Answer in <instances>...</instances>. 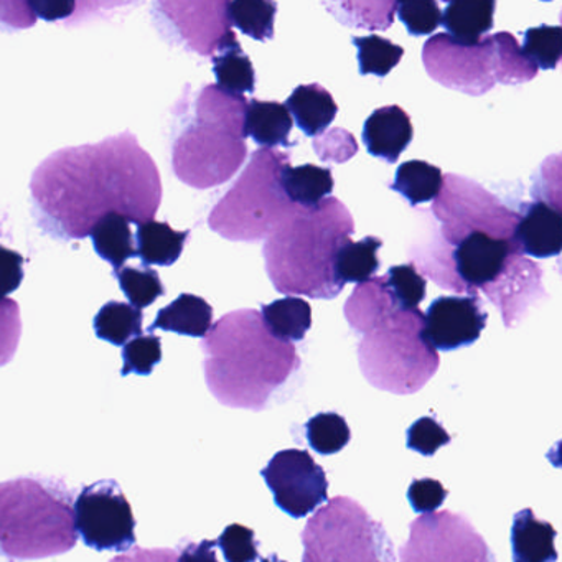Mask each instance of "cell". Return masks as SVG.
I'll use <instances>...</instances> for the list:
<instances>
[{
	"instance_id": "cell-4",
	"label": "cell",
	"mask_w": 562,
	"mask_h": 562,
	"mask_svg": "<svg viewBox=\"0 0 562 562\" xmlns=\"http://www.w3.org/2000/svg\"><path fill=\"white\" fill-rule=\"evenodd\" d=\"M74 490L64 480L21 476L0 482V558L35 561L77 546Z\"/></svg>"
},
{
	"instance_id": "cell-3",
	"label": "cell",
	"mask_w": 562,
	"mask_h": 562,
	"mask_svg": "<svg viewBox=\"0 0 562 562\" xmlns=\"http://www.w3.org/2000/svg\"><path fill=\"white\" fill-rule=\"evenodd\" d=\"M353 233V218L340 200L299 209L266 239V269L272 284L282 294L337 297L344 285L335 278V256Z\"/></svg>"
},
{
	"instance_id": "cell-44",
	"label": "cell",
	"mask_w": 562,
	"mask_h": 562,
	"mask_svg": "<svg viewBox=\"0 0 562 562\" xmlns=\"http://www.w3.org/2000/svg\"><path fill=\"white\" fill-rule=\"evenodd\" d=\"M226 562H256L259 559V542L255 531L246 526L233 522L216 539Z\"/></svg>"
},
{
	"instance_id": "cell-48",
	"label": "cell",
	"mask_w": 562,
	"mask_h": 562,
	"mask_svg": "<svg viewBox=\"0 0 562 562\" xmlns=\"http://www.w3.org/2000/svg\"><path fill=\"white\" fill-rule=\"evenodd\" d=\"M337 140L338 143H335L334 130L315 139V153L324 162L341 164L357 156V140L347 131L340 130Z\"/></svg>"
},
{
	"instance_id": "cell-50",
	"label": "cell",
	"mask_w": 562,
	"mask_h": 562,
	"mask_svg": "<svg viewBox=\"0 0 562 562\" xmlns=\"http://www.w3.org/2000/svg\"><path fill=\"white\" fill-rule=\"evenodd\" d=\"M179 561V552L176 549L157 548L144 549L131 548L130 551L123 554L114 555L110 562H177Z\"/></svg>"
},
{
	"instance_id": "cell-27",
	"label": "cell",
	"mask_w": 562,
	"mask_h": 562,
	"mask_svg": "<svg viewBox=\"0 0 562 562\" xmlns=\"http://www.w3.org/2000/svg\"><path fill=\"white\" fill-rule=\"evenodd\" d=\"M246 108L245 97H236L220 90L216 85H209L196 98L195 120L216 124L245 140Z\"/></svg>"
},
{
	"instance_id": "cell-5",
	"label": "cell",
	"mask_w": 562,
	"mask_h": 562,
	"mask_svg": "<svg viewBox=\"0 0 562 562\" xmlns=\"http://www.w3.org/2000/svg\"><path fill=\"white\" fill-rule=\"evenodd\" d=\"M289 154L272 149L255 150L241 177L213 206L209 226L229 241L256 243L268 236L297 212L279 186Z\"/></svg>"
},
{
	"instance_id": "cell-43",
	"label": "cell",
	"mask_w": 562,
	"mask_h": 562,
	"mask_svg": "<svg viewBox=\"0 0 562 562\" xmlns=\"http://www.w3.org/2000/svg\"><path fill=\"white\" fill-rule=\"evenodd\" d=\"M397 18L413 37H424L437 31L442 11L436 0H404L397 4Z\"/></svg>"
},
{
	"instance_id": "cell-24",
	"label": "cell",
	"mask_w": 562,
	"mask_h": 562,
	"mask_svg": "<svg viewBox=\"0 0 562 562\" xmlns=\"http://www.w3.org/2000/svg\"><path fill=\"white\" fill-rule=\"evenodd\" d=\"M292 124L291 114L278 101L251 100L246 108V137H252L262 149L295 146V143L289 140Z\"/></svg>"
},
{
	"instance_id": "cell-12",
	"label": "cell",
	"mask_w": 562,
	"mask_h": 562,
	"mask_svg": "<svg viewBox=\"0 0 562 562\" xmlns=\"http://www.w3.org/2000/svg\"><path fill=\"white\" fill-rule=\"evenodd\" d=\"M423 61L432 80L460 93L482 97L496 83V50L492 37L465 47L447 34L436 35L424 45Z\"/></svg>"
},
{
	"instance_id": "cell-8",
	"label": "cell",
	"mask_w": 562,
	"mask_h": 562,
	"mask_svg": "<svg viewBox=\"0 0 562 562\" xmlns=\"http://www.w3.org/2000/svg\"><path fill=\"white\" fill-rule=\"evenodd\" d=\"M245 140L212 123L193 120L173 143L172 167L177 179L206 190L228 182L246 160Z\"/></svg>"
},
{
	"instance_id": "cell-35",
	"label": "cell",
	"mask_w": 562,
	"mask_h": 562,
	"mask_svg": "<svg viewBox=\"0 0 562 562\" xmlns=\"http://www.w3.org/2000/svg\"><path fill=\"white\" fill-rule=\"evenodd\" d=\"M276 12L278 4L268 0H233L226 8L229 24L258 42L274 37Z\"/></svg>"
},
{
	"instance_id": "cell-21",
	"label": "cell",
	"mask_w": 562,
	"mask_h": 562,
	"mask_svg": "<svg viewBox=\"0 0 562 562\" xmlns=\"http://www.w3.org/2000/svg\"><path fill=\"white\" fill-rule=\"evenodd\" d=\"M396 311L400 308L384 281V276L371 278L370 281L358 284L345 304V317L348 324L360 334H367Z\"/></svg>"
},
{
	"instance_id": "cell-32",
	"label": "cell",
	"mask_w": 562,
	"mask_h": 562,
	"mask_svg": "<svg viewBox=\"0 0 562 562\" xmlns=\"http://www.w3.org/2000/svg\"><path fill=\"white\" fill-rule=\"evenodd\" d=\"M443 176L439 167L430 166L424 160H409L401 164L391 190L400 193L411 206L432 202L442 192Z\"/></svg>"
},
{
	"instance_id": "cell-6",
	"label": "cell",
	"mask_w": 562,
	"mask_h": 562,
	"mask_svg": "<svg viewBox=\"0 0 562 562\" xmlns=\"http://www.w3.org/2000/svg\"><path fill=\"white\" fill-rule=\"evenodd\" d=\"M419 308L396 311L364 334L358 345L361 373L371 386L414 394L439 370V355L423 338Z\"/></svg>"
},
{
	"instance_id": "cell-49",
	"label": "cell",
	"mask_w": 562,
	"mask_h": 562,
	"mask_svg": "<svg viewBox=\"0 0 562 562\" xmlns=\"http://www.w3.org/2000/svg\"><path fill=\"white\" fill-rule=\"evenodd\" d=\"M24 281V258L19 252L0 246V299L12 294Z\"/></svg>"
},
{
	"instance_id": "cell-17",
	"label": "cell",
	"mask_w": 562,
	"mask_h": 562,
	"mask_svg": "<svg viewBox=\"0 0 562 562\" xmlns=\"http://www.w3.org/2000/svg\"><path fill=\"white\" fill-rule=\"evenodd\" d=\"M541 278L542 271L539 266L515 252L508 259V265L499 278L482 291L493 304L498 305L506 327H512L521 315H525L526 307L531 304L532 299L538 294H544Z\"/></svg>"
},
{
	"instance_id": "cell-40",
	"label": "cell",
	"mask_w": 562,
	"mask_h": 562,
	"mask_svg": "<svg viewBox=\"0 0 562 562\" xmlns=\"http://www.w3.org/2000/svg\"><path fill=\"white\" fill-rule=\"evenodd\" d=\"M521 52L536 68L555 70L562 57V29L551 25L528 29Z\"/></svg>"
},
{
	"instance_id": "cell-37",
	"label": "cell",
	"mask_w": 562,
	"mask_h": 562,
	"mask_svg": "<svg viewBox=\"0 0 562 562\" xmlns=\"http://www.w3.org/2000/svg\"><path fill=\"white\" fill-rule=\"evenodd\" d=\"M308 446L322 456H334L348 446L351 430L344 416L337 413H321L305 424Z\"/></svg>"
},
{
	"instance_id": "cell-29",
	"label": "cell",
	"mask_w": 562,
	"mask_h": 562,
	"mask_svg": "<svg viewBox=\"0 0 562 562\" xmlns=\"http://www.w3.org/2000/svg\"><path fill=\"white\" fill-rule=\"evenodd\" d=\"M213 74L216 87L236 97L255 93L256 71L248 55L243 52L235 32L223 42L218 55L213 57Z\"/></svg>"
},
{
	"instance_id": "cell-30",
	"label": "cell",
	"mask_w": 562,
	"mask_h": 562,
	"mask_svg": "<svg viewBox=\"0 0 562 562\" xmlns=\"http://www.w3.org/2000/svg\"><path fill=\"white\" fill-rule=\"evenodd\" d=\"M262 322L269 334L279 341H301L312 327V308L299 297L279 299L262 305Z\"/></svg>"
},
{
	"instance_id": "cell-33",
	"label": "cell",
	"mask_w": 562,
	"mask_h": 562,
	"mask_svg": "<svg viewBox=\"0 0 562 562\" xmlns=\"http://www.w3.org/2000/svg\"><path fill=\"white\" fill-rule=\"evenodd\" d=\"M94 251L113 266L114 271L123 268L127 259L136 258L133 232L130 222L117 213L104 216L91 232Z\"/></svg>"
},
{
	"instance_id": "cell-47",
	"label": "cell",
	"mask_w": 562,
	"mask_h": 562,
	"mask_svg": "<svg viewBox=\"0 0 562 562\" xmlns=\"http://www.w3.org/2000/svg\"><path fill=\"white\" fill-rule=\"evenodd\" d=\"M447 495L449 492L443 488L442 483L432 479L414 480L407 490V499H409L411 506L420 515L436 513V509L446 502Z\"/></svg>"
},
{
	"instance_id": "cell-15",
	"label": "cell",
	"mask_w": 562,
	"mask_h": 562,
	"mask_svg": "<svg viewBox=\"0 0 562 562\" xmlns=\"http://www.w3.org/2000/svg\"><path fill=\"white\" fill-rule=\"evenodd\" d=\"M488 314L479 295H449L429 305L424 315L423 338L434 350L470 347L485 330Z\"/></svg>"
},
{
	"instance_id": "cell-34",
	"label": "cell",
	"mask_w": 562,
	"mask_h": 562,
	"mask_svg": "<svg viewBox=\"0 0 562 562\" xmlns=\"http://www.w3.org/2000/svg\"><path fill=\"white\" fill-rule=\"evenodd\" d=\"M144 314L139 308L123 302H108L94 317L97 337L108 344L123 347L134 337L143 335Z\"/></svg>"
},
{
	"instance_id": "cell-23",
	"label": "cell",
	"mask_w": 562,
	"mask_h": 562,
	"mask_svg": "<svg viewBox=\"0 0 562 562\" xmlns=\"http://www.w3.org/2000/svg\"><path fill=\"white\" fill-rule=\"evenodd\" d=\"M285 110L292 114L299 130L307 137L324 133L335 117L338 106L334 97L321 85H302L285 101Z\"/></svg>"
},
{
	"instance_id": "cell-25",
	"label": "cell",
	"mask_w": 562,
	"mask_h": 562,
	"mask_svg": "<svg viewBox=\"0 0 562 562\" xmlns=\"http://www.w3.org/2000/svg\"><path fill=\"white\" fill-rule=\"evenodd\" d=\"M213 324V308L205 299L182 294L179 299L160 308L149 330L173 331L186 337L203 338Z\"/></svg>"
},
{
	"instance_id": "cell-19",
	"label": "cell",
	"mask_w": 562,
	"mask_h": 562,
	"mask_svg": "<svg viewBox=\"0 0 562 562\" xmlns=\"http://www.w3.org/2000/svg\"><path fill=\"white\" fill-rule=\"evenodd\" d=\"M413 137L409 114L400 106L380 108L364 121V146L371 156L384 162L396 164Z\"/></svg>"
},
{
	"instance_id": "cell-10",
	"label": "cell",
	"mask_w": 562,
	"mask_h": 562,
	"mask_svg": "<svg viewBox=\"0 0 562 562\" xmlns=\"http://www.w3.org/2000/svg\"><path fill=\"white\" fill-rule=\"evenodd\" d=\"M400 562H496L467 516L437 512L417 516L401 546Z\"/></svg>"
},
{
	"instance_id": "cell-45",
	"label": "cell",
	"mask_w": 562,
	"mask_h": 562,
	"mask_svg": "<svg viewBox=\"0 0 562 562\" xmlns=\"http://www.w3.org/2000/svg\"><path fill=\"white\" fill-rule=\"evenodd\" d=\"M22 337L21 307L14 299H0V367L11 363Z\"/></svg>"
},
{
	"instance_id": "cell-1",
	"label": "cell",
	"mask_w": 562,
	"mask_h": 562,
	"mask_svg": "<svg viewBox=\"0 0 562 562\" xmlns=\"http://www.w3.org/2000/svg\"><path fill=\"white\" fill-rule=\"evenodd\" d=\"M162 193L156 162L130 131L57 150L31 179L35 222L60 241L87 238L111 213L137 225L154 222Z\"/></svg>"
},
{
	"instance_id": "cell-13",
	"label": "cell",
	"mask_w": 562,
	"mask_h": 562,
	"mask_svg": "<svg viewBox=\"0 0 562 562\" xmlns=\"http://www.w3.org/2000/svg\"><path fill=\"white\" fill-rule=\"evenodd\" d=\"M434 262L443 259V271L440 278L447 279L446 288L457 292H469L476 295L479 289H485L493 284L505 271L508 259L518 252L516 246L509 239L493 238L483 232H473L460 239L452 249L443 243V246H434Z\"/></svg>"
},
{
	"instance_id": "cell-16",
	"label": "cell",
	"mask_w": 562,
	"mask_h": 562,
	"mask_svg": "<svg viewBox=\"0 0 562 562\" xmlns=\"http://www.w3.org/2000/svg\"><path fill=\"white\" fill-rule=\"evenodd\" d=\"M228 2H157L156 11L162 14V24H173L177 38L190 50L210 57L220 50L223 42L233 34L226 14Z\"/></svg>"
},
{
	"instance_id": "cell-53",
	"label": "cell",
	"mask_w": 562,
	"mask_h": 562,
	"mask_svg": "<svg viewBox=\"0 0 562 562\" xmlns=\"http://www.w3.org/2000/svg\"><path fill=\"white\" fill-rule=\"evenodd\" d=\"M261 562H285L278 558V554L268 555V558L261 559Z\"/></svg>"
},
{
	"instance_id": "cell-36",
	"label": "cell",
	"mask_w": 562,
	"mask_h": 562,
	"mask_svg": "<svg viewBox=\"0 0 562 562\" xmlns=\"http://www.w3.org/2000/svg\"><path fill=\"white\" fill-rule=\"evenodd\" d=\"M492 38L496 50V83H528L538 75V68L526 60L515 35L499 32Z\"/></svg>"
},
{
	"instance_id": "cell-9",
	"label": "cell",
	"mask_w": 562,
	"mask_h": 562,
	"mask_svg": "<svg viewBox=\"0 0 562 562\" xmlns=\"http://www.w3.org/2000/svg\"><path fill=\"white\" fill-rule=\"evenodd\" d=\"M443 180L446 189L439 193L432 212L442 223V239L447 246H456L473 232L513 241L519 213L506 209L479 183L457 176H446Z\"/></svg>"
},
{
	"instance_id": "cell-46",
	"label": "cell",
	"mask_w": 562,
	"mask_h": 562,
	"mask_svg": "<svg viewBox=\"0 0 562 562\" xmlns=\"http://www.w3.org/2000/svg\"><path fill=\"white\" fill-rule=\"evenodd\" d=\"M452 437L432 416L420 417L407 429V449L424 457H432L440 447L450 443Z\"/></svg>"
},
{
	"instance_id": "cell-7",
	"label": "cell",
	"mask_w": 562,
	"mask_h": 562,
	"mask_svg": "<svg viewBox=\"0 0 562 562\" xmlns=\"http://www.w3.org/2000/svg\"><path fill=\"white\" fill-rule=\"evenodd\" d=\"M302 562H396L383 522L348 496H335L302 531Z\"/></svg>"
},
{
	"instance_id": "cell-41",
	"label": "cell",
	"mask_w": 562,
	"mask_h": 562,
	"mask_svg": "<svg viewBox=\"0 0 562 562\" xmlns=\"http://www.w3.org/2000/svg\"><path fill=\"white\" fill-rule=\"evenodd\" d=\"M384 281L400 311L419 308L420 302L426 299V279L413 265L393 266L384 276Z\"/></svg>"
},
{
	"instance_id": "cell-14",
	"label": "cell",
	"mask_w": 562,
	"mask_h": 562,
	"mask_svg": "<svg viewBox=\"0 0 562 562\" xmlns=\"http://www.w3.org/2000/svg\"><path fill=\"white\" fill-rule=\"evenodd\" d=\"M261 476L276 505L292 518H305L328 499L325 470L307 450H281L261 470Z\"/></svg>"
},
{
	"instance_id": "cell-52",
	"label": "cell",
	"mask_w": 562,
	"mask_h": 562,
	"mask_svg": "<svg viewBox=\"0 0 562 562\" xmlns=\"http://www.w3.org/2000/svg\"><path fill=\"white\" fill-rule=\"evenodd\" d=\"M35 14L41 15L45 21H58V19L68 18L75 9L74 2H64V0H32L31 4Z\"/></svg>"
},
{
	"instance_id": "cell-20",
	"label": "cell",
	"mask_w": 562,
	"mask_h": 562,
	"mask_svg": "<svg viewBox=\"0 0 562 562\" xmlns=\"http://www.w3.org/2000/svg\"><path fill=\"white\" fill-rule=\"evenodd\" d=\"M554 526L536 518L531 508L521 509L513 516V562H555L559 554L554 548Z\"/></svg>"
},
{
	"instance_id": "cell-38",
	"label": "cell",
	"mask_w": 562,
	"mask_h": 562,
	"mask_svg": "<svg viewBox=\"0 0 562 562\" xmlns=\"http://www.w3.org/2000/svg\"><path fill=\"white\" fill-rule=\"evenodd\" d=\"M353 45L358 50V65H360V75L363 77L364 75L386 77L394 67H397L404 55L403 47L378 35L353 37Z\"/></svg>"
},
{
	"instance_id": "cell-22",
	"label": "cell",
	"mask_w": 562,
	"mask_h": 562,
	"mask_svg": "<svg viewBox=\"0 0 562 562\" xmlns=\"http://www.w3.org/2000/svg\"><path fill=\"white\" fill-rule=\"evenodd\" d=\"M496 2L493 0H456L447 5L442 14L447 35L465 47H473L483 41L493 29Z\"/></svg>"
},
{
	"instance_id": "cell-2",
	"label": "cell",
	"mask_w": 562,
	"mask_h": 562,
	"mask_svg": "<svg viewBox=\"0 0 562 562\" xmlns=\"http://www.w3.org/2000/svg\"><path fill=\"white\" fill-rule=\"evenodd\" d=\"M202 350L210 393L235 409L265 411L301 368L294 345L276 340L251 308L220 318L203 337Z\"/></svg>"
},
{
	"instance_id": "cell-26",
	"label": "cell",
	"mask_w": 562,
	"mask_h": 562,
	"mask_svg": "<svg viewBox=\"0 0 562 562\" xmlns=\"http://www.w3.org/2000/svg\"><path fill=\"white\" fill-rule=\"evenodd\" d=\"M279 186L289 202L312 210L334 192V176L330 169H322L312 164L301 167H291L289 164L279 176Z\"/></svg>"
},
{
	"instance_id": "cell-51",
	"label": "cell",
	"mask_w": 562,
	"mask_h": 562,
	"mask_svg": "<svg viewBox=\"0 0 562 562\" xmlns=\"http://www.w3.org/2000/svg\"><path fill=\"white\" fill-rule=\"evenodd\" d=\"M216 541L203 539L200 542H187L180 548L177 562H220L216 558Z\"/></svg>"
},
{
	"instance_id": "cell-11",
	"label": "cell",
	"mask_w": 562,
	"mask_h": 562,
	"mask_svg": "<svg viewBox=\"0 0 562 562\" xmlns=\"http://www.w3.org/2000/svg\"><path fill=\"white\" fill-rule=\"evenodd\" d=\"M75 526L94 551H130L136 546V518L116 480H101L75 499Z\"/></svg>"
},
{
	"instance_id": "cell-18",
	"label": "cell",
	"mask_w": 562,
	"mask_h": 562,
	"mask_svg": "<svg viewBox=\"0 0 562 562\" xmlns=\"http://www.w3.org/2000/svg\"><path fill=\"white\" fill-rule=\"evenodd\" d=\"M525 213L519 216L513 233V245L519 255L544 259L559 256L562 248V216L551 203L538 202L522 206Z\"/></svg>"
},
{
	"instance_id": "cell-31",
	"label": "cell",
	"mask_w": 562,
	"mask_h": 562,
	"mask_svg": "<svg viewBox=\"0 0 562 562\" xmlns=\"http://www.w3.org/2000/svg\"><path fill=\"white\" fill-rule=\"evenodd\" d=\"M383 246V241L374 236H367L361 241H348L338 249L335 256L334 272L337 281L341 285L348 282L355 284H363L370 281L378 269H380V258H378V249Z\"/></svg>"
},
{
	"instance_id": "cell-39",
	"label": "cell",
	"mask_w": 562,
	"mask_h": 562,
	"mask_svg": "<svg viewBox=\"0 0 562 562\" xmlns=\"http://www.w3.org/2000/svg\"><path fill=\"white\" fill-rule=\"evenodd\" d=\"M114 278L120 282L126 297L130 299L131 305L136 308H146L153 305L157 299L166 294L162 281H160L159 272L150 268H123L114 271Z\"/></svg>"
},
{
	"instance_id": "cell-42",
	"label": "cell",
	"mask_w": 562,
	"mask_h": 562,
	"mask_svg": "<svg viewBox=\"0 0 562 562\" xmlns=\"http://www.w3.org/2000/svg\"><path fill=\"white\" fill-rule=\"evenodd\" d=\"M123 360L121 376H127L131 373L149 376L154 367L162 360V341L154 334L134 337L124 345Z\"/></svg>"
},
{
	"instance_id": "cell-28",
	"label": "cell",
	"mask_w": 562,
	"mask_h": 562,
	"mask_svg": "<svg viewBox=\"0 0 562 562\" xmlns=\"http://www.w3.org/2000/svg\"><path fill=\"white\" fill-rule=\"evenodd\" d=\"M189 236L190 232H176L169 223H143L137 226V256L146 268L176 265L182 256Z\"/></svg>"
}]
</instances>
